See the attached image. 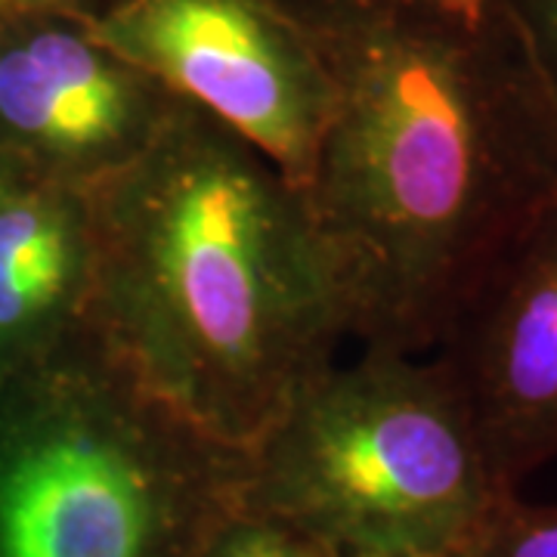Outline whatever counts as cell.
<instances>
[{"label":"cell","instance_id":"obj_6","mask_svg":"<svg viewBox=\"0 0 557 557\" xmlns=\"http://www.w3.org/2000/svg\"><path fill=\"white\" fill-rule=\"evenodd\" d=\"M505 493L557 458V186L483 267L437 341Z\"/></svg>","mask_w":557,"mask_h":557},{"label":"cell","instance_id":"obj_3","mask_svg":"<svg viewBox=\"0 0 557 557\" xmlns=\"http://www.w3.org/2000/svg\"><path fill=\"white\" fill-rule=\"evenodd\" d=\"M239 483L90 319L0 381V557H193Z\"/></svg>","mask_w":557,"mask_h":557},{"label":"cell","instance_id":"obj_8","mask_svg":"<svg viewBox=\"0 0 557 557\" xmlns=\"http://www.w3.org/2000/svg\"><path fill=\"white\" fill-rule=\"evenodd\" d=\"M90 295L87 196L35 180L0 201V381L78 332Z\"/></svg>","mask_w":557,"mask_h":557},{"label":"cell","instance_id":"obj_9","mask_svg":"<svg viewBox=\"0 0 557 557\" xmlns=\"http://www.w3.org/2000/svg\"><path fill=\"white\" fill-rule=\"evenodd\" d=\"M461 557H557V505L505 496Z\"/></svg>","mask_w":557,"mask_h":557},{"label":"cell","instance_id":"obj_7","mask_svg":"<svg viewBox=\"0 0 557 557\" xmlns=\"http://www.w3.org/2000/svg\"><path fill=\"white\" fill-rule=\"evenodd\" d=\"M174 94L72 16L7 20L0 146L44 183L87 193L119 174L177 112Z\"/></svg>","mask_w":557,"mask_h":557},{"label":"cell","instance_id":"obj_11","mask_svg":"<svg viewBox=\"0 0 557 557\" xmlns=\"http://www.w3.org/2000/svg\"><path fill=\"white\" fill-rule=\"evenodd\" d=\"M193 557H263V523L236 508L201 539Z\"/></svg>","mask_w":557,"mask_h":557},{"label":"cell","instance_id":"obj_12","mask_svg":"<svg viewBox=\"0 0 557 557\" xmlns=\"http://www.w3.org/2000/svg\"><path fill=\"white\" fill-rule=\"evenodd\" d=\"M100 0H0V13L7 20L16 16H72V20H87Z\"/></svg>","mask_w":557,"mask_h":557},{"label":"cell","instance_id":"obj_13","mask_svg":"<svg viewBox=\"0 0 557 557\" xmlns=\"http://www.w3.org/2000/svg\"><path fill=\"white\" fill-rule=\"evenodd\" d=\"M418 3H424L428 10H434L440 16H446V20L480 25V22L486 20V13L493 10L496 0H418Z\"/></svg>","mask_w":557,"mask_h":557},{"label":"cell","instance_id":"obj_15","mask_svg":"<svg viewBox=\"0 0 557 557\" xmlns=\"http://www.w3.org/2000/svg\"><path fill=\"white\" fill-rule=\"evenodd\" d=\"M3 32H7V16L0 13V44H3Z\"/></svg>","mask_w":557,"mask_h":557},{"label":"cell","instance_id":"obj_10","mask_svg":"<svg viewBox=\"0 0 557 557\" xmlns=\"http://www.w3.org/2000/svg\"><path fill=\"white\" fill-rule=\"evenodd\" d=\"M508 3L536 50V60L557 102V0H508Z\"/></svg>","mask_w":557,"mask_h":557},{"label":"cell","instance_id":"obj_5","mask_svg":"<svg viewBox=\"0 0 557 557\" xmlns=\"http://www.w3.org/2000/svg\"><path fill=\"white\" fill-rule=\"evenodd\" d=\"M87 32L304 186L332 84L278 0H100Z\"/></svg>","mask_w":557,"mask_h":557},{"label":"cell","instance_id":"obj_14","mask_svg":"<svg viewBox=\"0 0 557 557\" xmlns=\"http://www.w3.org/2000/svg\"><path fill=\"white\" fill-rule=\"evenodd\" d=\"M28 183H35V177L28 174V168L0 146V201L16 196Z\"/></svg>","mask_w":557,"mask_h":557},{"label":"cell","instance_id":"obj_1","mask_svg":"<svg viewBox=\"0 0 557 557\" xmlns=\"http://www.w3.org/2000/svg\"><path fill=\"white\" fill-rule=\"evenodd\" d=\"M332 112L300 186L347 335L424 354L557 186V102L508 0L480 25L418 0H278Z\"/></svg>","mask_w":557,"mask_h":557},{"label":"cell","instance_id":"obj_4","mask_svg":"<svg viewBox=\"0 0 557 557\" xmlns=\"http://www.w3.org/2000/svg\"><path fill=\"white\" fill-rule=\"evenodd\" d=\"M505 496L456 375L421 354L332 362L242 453V511L329 557H461Z\"/></svg>","mask_w":557,"mask_h":557},{"label":"cell","instance_id":"obj_2","mask_svg":"<svg viewBox=\"0 0 557 557\" xmlns=\"http://www.w3.org/2000/svg\"><path fill=\"white\" fill-rule=\"evenodd\" d=\"M84 196L90 325L156 397L245 453L347 335L300 189L183 100Z\"/></svg>","mask_w":557,"mask_h":557}]
</instances>
